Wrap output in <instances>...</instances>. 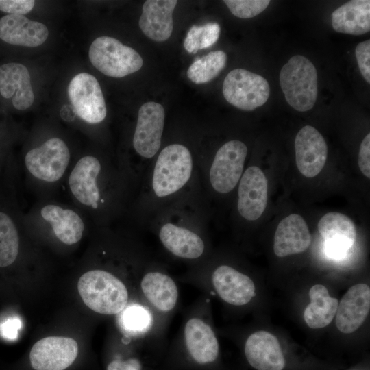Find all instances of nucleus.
I'll return each instance as SVG.
<instances>
[{
    "mask_svg": "<svg viewBox=\"0 0 370 370\" xmlns=\"http://www.w3.org/2000/svg\"><path fill=\"white\" fill-rule=\"evenodd\" d=\"M40 215L62 243L71 245L81 240L85 225L81 216L75 210L51 204L41 208Z\"/></svg>",
    "mask_w": 370,
    "mask_h": 370,
    "instance_id": "obj_25",
    "label": "nucleus"
},
{
    "mask_svg": "<svg viewBox=\"0 0 370 370\" xmlns=\"http://www.w3.org/2000/svg\"><path fill=\"white\" fill-rule=\"evenodd\" d=\"M19 235L16 222L6 210L0 209V267H6L16 260Z\"/></svg>",
    "mask_w": 370,
    "mask_h": 370,
    "instance_id": "obj_28",
    "label": "nucleus"
},
{
    "mask_svg": "<svg viewBox=\"0 0 370 370\" xmlns=\"http://www.w3.org/2000/svg\"><path fill=\"white\" fill-rule=\"evenodd\" d=\"M48 35L45 25L24 15L7 14L0 18V38L8 44L37 47L45 42Z\"/></svg>",
    "mask_w": 370,
    "mask_h": 370,
    "instance_id": "obj_22",
    "label": "nucleus"
},
{
    "mask_svg": "<svg viewBox=\"0 0 370 370\" xmlns=\"http://www.w3.org/2000/svg\"><path fill=\"white\" fill-rule=\"evenodd\" d=\"M207 203L199 182L158 211L144 227L170 257L188 267L197 264L210 256Z\"/></svg>",
    "mask_w": 370,
    "mask_h": 370,
    "instance_id": "obj_1",
    "label": "nucleus"
},
{
    "mask_svg": "<svg viewBox=\"0 0 370 370\" xmlns=\"http://www.w3.org/2000/svg\"><path fill=\"white\" fill-rule=\"evenodd\" d=\"M311 234L304 218L297 214L284 217L274 235L273 251L278 257L300 254L311 243Z\"/></svg>",
    "mask_w": 370,
    "mask_h": 370,
    "instance_id": "obj_23",
    "label": "nucleus"
},
{
    "mask_svg": "<svg viewBox=\"0 0 370 370\" xmlns=\"http://www.w3.org/2000/svg\"><path fill=\"white\" fill-rule=\"evenodd\" d=\"M244 351L249 365L257 370H282L284 367L279 341L270 332L261 330L250 334Z\"/></svg>",
    "mask_w": 370,
    "mask_h": 370,
    "instance_id": "obj_20",
    "label": "nucleus"
},
{
    "mask_svg": "<svg viewBox=\"0 0 370 370\" xmlns=\"http://www.w3.org/2000/svg\"><path fill=\"white\" fill-rule=\"evenodd\" d=\"M220 26L217 23H208L202 25L200 49H206L213 45L219 39Z\"/></svg>",
    "mask_w": 370,
    "mask_h": 370,
    "instance_id": "obj_34",
    "label": "nucleus"
},
{
    "mask_svg": "<svg viewBox=\"0 0 370 370\" xmlns=\"http://www.w3.org/2000/svg\"><path fill=\"white\" fill-rule=\"evenodd\" d=\"M138 293L168 327L179 307L180 293L175 279L163 263L154 258L149 261L139 278Z\"/></svg>",
    "mask_w": 370,
    "mask_h": 370,
    "instance_id": "obj_8",
    "label": "nucleus"
},
{
    "mask_svg": "<svg viewBox=\"0 0 370 370\" xmlns=\"http://www.w3.org/2000/svg\"><path fill=\"white\" fill-rule=\"evenodd\" d=\"M358 163L362 173L370 178V134L362 140L358 152Z\"/></svg>",
    "mask_w": 370,
    "mask_h": 370,
    "instance_id": "obj_33",
    "label": "nucleus"
},
{
    "mask_svg": "<svg viewBox=\"0 0 370 370\" xmlns=\"http://www.w3.org/2000/svg\"><path fill=\"white\" fill-rule=\"evenodd\" d=\"M210 299L199 297L184 312L176 346L198 365L214 362L219 354L218 338L210 320Z\"/></svg>",
    "mask_w": 370,
    "mask_h": 370,
    "instance_id": "obj_5",
    "label": "nucleus"
},
{
    "mask_svg": "<svg viewBox=\"0 0 370 370\" xmlns=\"http://www.w3.org/2000/svg\"><path fill=\"white\" fill-rule=\"evenodd\" d=\"M197 155L185 144L171 143L160 148L147 169L132 200V212L143 227L161 208L198 182Z\"/></svg>",
    "mask_w": 370,
    "mask_h": 370,
    "instance_id": "obj_2",
    "label": "nucleus"
},
{
    "mask_svg": "<svg viewBox=\"0 0 370 370\" xmlns=\"http://www.w3.org/2000/svg\"><path fill=\"white\" fill-rule=\"evenodd\" d=\"M370 309V288L365 284L352 286L338 305L337 328L343 333L356 330L366 319Z\"/></svg>",
    "mask_w": 370,
    "mask_h": 370,
    "instance_id": "obj_19",
    "label": "nucleus"
},
{
    "mask_svg": "<svg viewBox=\"0 0 370 370\" xmlns=\"http://www.w3.org/2000/svg\"><path fill=\"white\" fill-rule=\"evenodd\" d=\"M22 322L18 317L8 318L0 323V334L6 340H16Z\"/></svg>",
    "mask_w": 370,
    "mask_h": 370,
    "instance_id": "obj_35",
    "label": "nucleus"
},
{
    "mask_svg": "<svg viewBox=\"0 0 370 370\" xmlns=\"http://www.w3.org/2000/svg\"><path fill=\"white\" fill-rule=\"evenodd\" d=\"M92 64L103 74L116 78L123 77L140 70L143 60L133 48L110 36H99L89 48Z\"/></svg>",
    "mask_w": 370,
    "mask_h": 370,
    "instance_id": "obj_10",
    "label": "nucleus"
},
{
    "mask_svg": "<svg viewBox=\"0 0 370 370\" xmlns=\"http://www.w3.org/2000/svg\"><path fill=\"white\" fill-rule=\"evenodd\" d=\"M227 55L223 51H214L196 60L188 68L187 77L195 84H204L217 77L225 68Z\"/></svg>",
    "mask_w": 370,
    "mask_h": 370,
    "instance_id": "obj_29",
    "label": "nucleus"
},
{
    "mask_svg": "<svg viewBox=\"0 0 370 370\" xmlns=\"http://www.w3.org/2000/svg\"><path fill=\"white\" fill-rule=\"evenodd\" d=\"M280 84L287 103L299 112L310 110L314 106L318 93L317 72L305 56H292L282 66Z\"/></svg>",
    "mask_w": 370,
    "mask_h": 370,
    "instance_id": "obj_9",
    "label": "nucleus"
},
{
    "mask_svg": "<svg viewBox=\"0 0 370 370\" xmlns=\"http://www.w3.org/2000/svg\"><path fill=\"white\" fill-rule=\"evenodd\" d=\"M70 191L82 205L107 221L118 214L130 197L128 185L119 167H110L94 156L81 158L68 180Z\"/></svg>",
    "mask_w": 370,
    "mask_h": 370,
    "instance_id": "obj_3",
    "label": "nucleus"
},
{
    "mask_svg": "<svg viewBox=\"0 0 370 370\" xmlns=\"http://www.w3.org/2000/svg\"><path fill=\"white\" fill-rule=\"evenodd\" d=\"M268 181L257 166H250L244 171L237 185L236 209L247 221L259 219L267 205Z\"/></svg>",
    "mask_w": 370,
    "mask_h": 370,
    "instance_id": "obj_15",
    "label": "nucleus"
},
{
    "mask_svg": "<svg viewBox=\"0 0 370 370\" xmlns=\"http://www.w3.org/2000/svg\"><path fill=\"white\" fill-rule=\"evenodd\" d=\"M202 26L193 25L187 33L184 47L189 53H196L200 49Z\"/></svg>",
    "mask_w": 370,
    "mask_h": 370,
    "instance_id": "obj_36",
    "label": "nucleus"
},
{
    "mask_svg": "<svg viewBox=\"0 0 370 370\" xmlns=\"http://www.w3.org/2000/svg\"><path fill=\"white\" fill-rule=\"evenodd\" d=\"M332 25L338 33L354 36L370 30V1H349L335 10L332 14Z\"/></svg>",
    "mask_w": 370,
    "mask_h": 370,
    "instance_id": "obj_26",
    "label": "nucleus"
},
{
    "mask_svg": "<svg viewBox=\"0 0 370 370\" xmlns=\"http://www.w3.org/2000/svg\"><path fill=\"white\" fill-rule=\"evenodd\" d=\"M70 161V151L64 141L51 138L29 150L25 156V165L35 178L55 182L64 174Z\"/></svg>",
    "mask_w": 370,
    "mask_h": 370,
    "instance_id": "obj_13",
    "label": "nucleus"
},
{
    "mask_svg": "<svg viewBox=\"0 0 370 370\" xmlns=\"http://www.w3.org/2000/svg\"><path fill=\"white\" fill-rule=\"evenodd\" d=\"M78 345L75 340L62 336H50L37 341L29 358L36 370H64L75 360Z\"/></svg>",
    "mask_w": 370,
    "mask_h": 370,
    "instance_id": "obj_16",
    "label": "nucleus"
},
{
    "mask_svg": "<svg viewBox=\"0 0 370 370\" xmlns=\"http://www.w3.org/2000/svg\"><path fill=\"white\" fill-rule=\"evenodd\" d=\"M317 227L325 239L326 252L332 258L345 256L356 239V227L354 221L340 212L326 213L319 220Z\"/></svg>",
    "mask_w": 370,
    "mask_h": 370,
    "instance_id": "obj_18",
    "label": "nucleus"
},
{
    "mask_svg": "<svg viewBox=\"0 0 370 370\" xmlns=\"http://www.w3.org/2000/svg\"><path fill=\"white\" fill-rule=\"evenodd\" d=\"M247 152L243 141L230 140L210 160H197L199 181L207 202L212 195H226L235 190L244 171Z\"/></svg>",
    "mask_w": 370,
    "mask_h": 370,
    "instance_id": "obj_6",
    "label": "nucleus"
},
{
    "mask_svg": "<svg viewBox=\"0 0 370 370\" xmlns=\"http://www.w3.org/2000/svg\"><path fill=\"white\" fill-rule=\"evenodd\" d=\"M122 336L134 340H166V327L138 295L116 315Z\"/></svg>",
    "mask_w": 370,
    "mask_h": 370,
    "instance_id": "obj_12",
    "label": "nucleus"
},
{
    "mask_svg": "<svg viewBox=\"0 0 370 370\" xmlns=\"http://www.w3.org/2000/svg\"><path fill=\"white\" fill-rule=\"evenodd\" d=\"M232 14L241 18H249L262 12L269 5V0H225Z\"/></svg>",
    "mask_w": 370,
    "mask_h": 370,
    "instance_id": "obj_30",
    "label": "nucleus"
},
{
    "mask_svg": "<svg viewBox=\"0 0 370 370\" xmlns=\"http://www.w3.org/2000/svg\"><path fill=\"white\" fill-rule=\"evenodd\" d=\"M295 149L299 172L308 178L317 176L325 166L328 152L322 134L312 126H304L296 135Z\"/></svg>",
    "mask_w": 370,
    "mask_h": 370,
    "instance_id": "obj_17",
    "label": "nucleus"
},
{
    "mask_svg": "<svg viewBox=\"0 0 370 370\" xmlns=\"http://www.w3.org/2000/svg\"><path fill=\"white\" fill-rule=\"evenodd\" d=\"M77 288L84 304L100 314L116 316L132 300L125 282L107 269H96L84 273Z\"/></svg>",
    "mask_w": 370,
    "mask_h": 370,
    "instance_id": "obj_7",
    "label": "nucleus"
},
{
    "mask_svg": "<svg viewBox=\"0 0 370 370\" xmlns=\"http://www.w3.org/2000/svg\"><path fill=\"white\" fill-rule=\"evenodd\" d=\"M0 94L4 98H12V105L18 110H25L32 105L34 95L25 66L9 62L0 66Z\"/></svg>",
    "mask_w": 370,
    "mask_h": 370,
    "instance_id": "obj_21",
    "label": "nucleus"
},
{
    "mask_svg": "<svg viewBox=\"0 0 370 370\" xmlns=\"http://www.w3.org/2000/svg\"><path fill=\"white\" fill-rule=\"evenodd\" d=\"M68 95L77 115L90 124L102 122L107 108L101 86L91 74L80 73L70 82Z\"/></svg>",
    "mask_w": 370,
    "mask_h": 370,
    "instance_id": "obj_14",
    "label": "nucleus"
},
{
    "mask_svg": "<svg viewBox=\"0 0 370 370\" xmlns=\"http://www.w3.org/2000/svg\"><path fill=\"white\" fill-rule=\"evenodd\" d=\"M270 88L262 76L243 69H235L225 77L223 95L234 107L251 111L264 104L269 99Z\"/></svg>",
    "mask_w": 370,
    "mask_h": 370,
    "instance_id": "obj_11",
    "label": "nucleus"
},
{
    "mask_svg": "<svg viewBox=\"0 0 370 370\" xmlns=\"http://www.w3.org/2000/svg\"><path fill=\"white\" fill-rule=\"evenodd\" d=\"M107 370H142V364L140 360L135 357L125 360L116 359L108 364Z\"/></svg>",
    "mask_w": 370,
    "mask_h": 370,
    "instance_id": "obj_37",
    "label": "nucleus"
},
{
    "mask_svg": "<svg viewBox=\"0 0 370 370\" xmlns=\"http://www.w3.org/2000/svg\"><path fill=\"white\" fill-rule=\"evenodd\" d=\"M355 54L360 71L366 80L370 83V40H367L358 43Z\"/></svg>",
    "mask_w": 370,
    "mask_h": 370,
    "instance_id": "obj_31",
    "label": "nucleus"
},
{
    "mask_svg": "<svg viewBox=\"0 0 370 370\" xmlns=\"http://www.w3.org/2000/svg\"><path fill=\"white\" fill-rule=\"evenodd\" d=\"M310 303L306 306L304 318L311 328H321L329 325L338 308V301L330 297L325 286L315 284L309 291Z\"/></svg>",
    "mask_w": 370,
    "mask_h": 370,
    "instance_id": "obj_27",
    "label": "nucleus"
},
{
    "mask_svg": "<svg viewBox=\"0 0 370 370\" xmlns=\"http://www.w3.org/2000/svg\"><path fill=\"white\" fill-rule=\"evenodd\" d=\"M179 280L234 306L247 305L256 295L255 284L247 274L227 264L215 266L208 258L188 267Z\"/></svg>",
    "mask_w": 370,
    "mask_h": 370,
    "instance_id": "obj_4",
    "label": "nucleus"
},
{
    "mask_svg": "<svg viewBox=\"0 0 370 370\" xmlns=\"http://www.w3.org/2000/svg\"><path fill=\"white\" fill-rule=\"evenodd\" d=\"M33 0H0V10L9 14L23 15L34 8Z\"/></svg>",
    "mask_w": 370,
    "mask_h": 370,
    "instance_id": "obj_32",
    "label": "nucleus"
},
{
    "mask_svg": "<svg viewBox=\"0 0 370 370\" xmlns=\"http://www.w3.org/2000/svg\"><path fill=\"white\" fill-rule=\"evenodd\" d=\"M175 0H147L142 8L139 27L148 38L157 42L169 39L173 29Z\"/></svg>",
    "mask_w": 370,
    "mask_h": 370,
    "instance_id": "obj_24",
    "label": "nucleus"
}]
</instances>
